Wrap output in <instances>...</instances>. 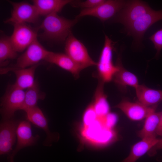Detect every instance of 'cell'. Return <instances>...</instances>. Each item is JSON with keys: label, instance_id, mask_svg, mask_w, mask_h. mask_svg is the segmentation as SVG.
Returning <instances> with one entry per match:
<instances>
[{"label": "cell", "instance_id": "6da1fadb", "mask_svg": "<svg viewBox=\"0 0 162 162\" xmlns=\"http://www.w3.org/2000/svg\"><path fill=\"white\" fill-rule=\"evenodd\" d=\"M78 19L70 20L53 13L46 16L39 28L43 32L41 35L44 38L57 41L65 40L71 32V29Z\"/></svg>", "mask_w": 162, "mask_h": 162}, {"label": "cell", "instance_id": "7a4b0ae2", "mask_svg": "<svg viewBox=\"0 0 162 162\" xmlns=\"http://www.w3.org/2000/svg\"><path fill=\"white\" fill-rule=\"evenodd\" d=\"M104 118L98 117L89 125L82 127L80 135L82 141L95 146H104L115 140L116 133L113 129L105 126Z\"/></svg>", "mask_w": 162, "mask_h": 162}, {"label": "cell", "instance_id": "3957f363", "mask_svg": "<svg viewBox=\"0 0 162 162\" xmlns=\"http://www.w3.org/2000/svg\"><path fill=\"white\" fill-rule=\"evenodd\" d=\"M104 36V45L96 65L98 75L101 81L104 83L112 80L118 70V66L114 65L112 61L114 42L105 34Z\"/></svg>", "mask_w": 162, "mask_h": 162}, {"label": "cell", "instance_id": "277c9868", "mask_svg": "<svg viewBox=\"0 0 162 162\" xmlns=\"http://www.w3.org/2000/svg\"><path fill=\"white\" fill-rule=\"evenodd\" d=\"M162 20V10L152 9L132 24L124 28L127 35L132 37L133 45L139 47L141 45L145 33L154 24Z\"/></svg>", "mask_w": 162, "mask_h": 162}, {"label": "cell", "instance_id": "5b68a950", "mask_svg": "<svg viewBox=\"0 0 162 162\" xmlns=\"http://www.w3.org/2000/svg\"><path fill=\"white\" fill-rule=\"evenodd\" d=\"M50 52L39 43L37 39L33 41L20 56L18 57L15 64L2 69L3 74L15 69L23 68L39 64L45 60Z\"/></svg>", "mask_w": 162, "mask_h": 162}, {"label": "cell", "instance_id": "8992f818", "mask_svg": "<svg viewBox=\"0 0 162 162\" xmlns=\"http://www.w3.org/2000/svg\"><path fill=\"white\" fill-rule=\"evenodd\" d=\"M65 54L82 70L96 65L84 44L71 32L65 40Z\"/></svg>", "mask_w": 162, "mask_h": 162}, {"label": "cell", "instance_id": "52a82bcc", "mask_svg": "<svg viewBox=\"0 0 162 162\" xmlns=\"http://www.w3.org/2000/svg\"><path fill=\"white\" fill-rule=\"evenodd\" d=\"M12 6L10 17L4 22L12 25L15 24L35 23L40 15L35 6L26 2H16L8 1Z\"/></svg>", "mask_w": 162, "mask_h": 162}, {"label": "cell", "instance_id": "ba28073f", "mask_svg": "<svg viewBox=\"0 0 162 162\" xmlns=\"http://www.w3.org/2000/svg\"><path fill=\"white\" fill-rule=\"evenodd\" d=\"M152 9L146 2L140 0L127 1L124 6L115 16L114 21L126 27Z\"/></svg>", "mask_w": 162, "mask_h": 162}, {"label": "cell", "instance_id": "9c48e42d", "mask_svg": "<svg viewBox=\"0 0 162 162\" xmlns=\"http://www.w3.org/2000/svg\"><path fill=\"white\" fill-rule=\"evenodd\" d=\"M127 1L123 0H107L94 8L83 9L76 16L78 19L85 16L96 17L102 22L115 16L126 5Z\"/></svg>", "mask_w": 162, "mask_h": 162}, {"label": "cell", "instance_id": "30bf717a", "mask_svg": "<svg viewBox=\"0 0 162 162\" xmlns=\"http://www.w3.org/2000/svg\"><path fill=\"white\" fill-rule=\"evenodd\" d=\"M25 96L24 90L10 86L1 102L0 112L3 120L12 118L15 112L21 110Z\"/></svg>", "mask_w": 162, "mask_h": 162}, {"label": "cell", "instance_id": "8fae6325", "mask_svg": "<svg viewBox=\"0 0 162 162\" xmlns=\"http://www.w3.org/2000/svg\"><path fill=\"white\" fill-rule=\"evenodd\" d=\"M14 30L10 37L15 50L22 52L37 39V30L27 23L15 24Z\"/></svg>", "mask_w": 162, "mask_h": 162}, {"label": "cell", "instance_id": "7c38bea8", "mask_svg": "<svg viewBox=\"0 0 162 162\" xmlns=\"http://www.w3.org/2000/svg\"><path fill=\"white\" fill-rule=\"evenodd\" d=\"M16 136L17 142L14 149L8 154V162H14V157L20 150L34 145L40 138L38 135H32L30 122L26 121L19 123Z\"/></svg>", "mask_w": 162, "mask_h": 162}, {"label": "cell", "instance_id": "4fadbf2b", "mask_svg": "<svg viewBox=\"0 0 162 162\" xmlns=\"http://www.w3.org/2000/svg\"><path fill=\"white\" fill-rule=\"evenodd\" d=\"M28 121L36 126L42 129L46 134V137L43 142L46 146H52L53 142L57 141L59 134L56 132L50 131L47 120L41 110L37 106L24 111Z\"/></svg>", "mask_w": 162, "mask_h": 162}, {"label": "cell", "instance_id": "5bb4252c", "mask_svg": "<svg viewBox=\"0 0 162 162\" xmlns=\"http://www.w3.org/2000/svg\"><path fill=\"white\" fill-rule=\"evenodd\" d=\"M19 123L12 118L3 120L0 125V154H9L16 139Z\"/></svg>", "mask_w": 162, "mask_h": 162}, {"label": "cell", "instance_id": "9a60e30c", "mask_svg": "<svg viewBox=\"0 0 162 162\" xmlns=\"http://www.w3.org/2000/svg\"><path fill=\"white\" fill-rule=\"evenodd\" d=\"M157 106H147L138 102H132L124 100L115 107L121 110L130 120L139 121L145 119L155 110Z\"/></svg>", "mask_w": 162, "mask_h": 162}, {"label": "cell", "instance_id": "2e32d148", "mask_svg": "<svg viewBox=\"0 0 162 162\" xmlns=\"http://www.w3.org/2000/svg\"><path fill=\"white\" fill-rule=\"evenodd\" d=\"M40 63L32 66L23 68L15 69L11 71L16 76L14 83L11 86L13 88L24 90L34 86L35 81L34 76L36 70Z\"/></svg>", "mask_w": 162, "mask_h": 162}, {"label": "cell", "instance_id": "e0dca14e", "mask_svg": "<svg viewBox=\"0 0 162 162\" xmlns=\"http://www.w3.org/2000/svg\"><path fill=\"white\" fill-rule=\"evenodd\" d=\"M44 60L69 71L76 78L82 70L66 54L50 51Z\"/></svg>", "mask_w": 162, "mask_h": 162}, {"label": "cell", "instance_id": "ac0fdd59", "mask_svg": "<svg viewBox=\"0 0 162 162\" xmlns=\"http://www.w3.org/2000/svg\"><path fill=\"white\" fill-rule=\"evenodd\" d=\"M135 89L138 102L146 106H157L162 101V90L150 88L144 84L139 85Z\"/></svg>", "mask_w": 162, "mask_h": 162}, {"label": "cell", "instance_id": "d6986e66", "mask_svg": "<svg viewBox=\"0 0 162 162\" xmlns=\"http://www.w3.org/2000/svg\"><path fill=\"white\" fill-rule=\"evenodd\" d=\"M116 62L118 70L114 75L112 80L122 89H124L128 86L135 88L139 85L137 76L124 68L120 55L118 56Z\"/></svg>", "mask_w": 162, "mask_h": 162}, {"label": "cell", "instance_id": "ffe728a7", "mask_svg": "<svg viewBox=\"0 0 162 162\" xmlns=\"http://www.w3.org/2000/svg\"><path fill=\"white\" fill-rule=\"evenodd\" d=\"M158 140L156 137L142 139V140L132 146L129 155L122 162H136L141 157L148 152Z\"/></svg>", "mask_w": 162, "mask_h": 162}, {"label": "cell", "instance_id": "44dd1931", "mask_svg": "<svg viewBox=\"0 0 162 162\" xmlns=\"http://www.w3.org/2000/svg\"><path fill=\"white\" fill-rule=\"evenodd\" d=\"M70 0H34L33 4L40 16H46L60 11L65 5L70 4Z\"/></svg>", "mask_w": 162, "mask_h": 162}, {"label": "cell", "instance_id": "7402d4cb", "mask_svg": "<svg viewBox=\"0 0 162 162\" xmlns=\"http://www.w3.org/2000/svg\"><path fill=\"white\" fill-rule=\"evenodd\" d=\"M161 112L153 111L145 118L142 128L137 133L142 139L156 137L157 130L159 124Z\"/></svg>", "mask_w": 162, "mask_h": 162}, {"label": "cell", "instance_id": "603a6c76", "mask_svg": "<svg viewBox=\"0 0 162 162\" xmlns=\"http://www.w3.org/2000/svg\"><path fill=\"white\" fill-rule=\"evenodd\" d=\"M104 84L100 81L96 90L94 100L92 103L97 115L100 118L105 116L110 112L107 96L103 90Z\"/></svg>", "mask_w": 162, "mask_h": 162}, {"label": "cell", "instance_id": "cb8c5ba5", "mask_svg": "<svg viewBox=\"0 0 162 162\" xmlns=\"http://www.w3.org/2000/svg\"><path fill=\"white\" fill-rule=\"evenodd\" d=\"M17 52L15 50L10 37L1 34L0 38V63L1 66L6 65L8 60L17 57Z\"/></svg>", "mask_w": 162, "mask_h": 162}, {"label": "cell", "instance_id": "d4e9b609", "mask_svg": "<svg viewBox=\"0 0 162 162\" xmlns=\"http://www.w3.org/2000/svg\"><path fill=\"white\" fill-rule=\"evenodd\" d=\"M45 96L44 93L40 91L38 83L35 81L34 86L25 91L24 102L21 110L24 111L36 106L38 100L44 99Z\"/></svg>", "mask_w": 162, "mask_h": 162}, {"label": "cell", "instance_id": "484cf974", "mask_svg": "<svg viewBox=\"0 0 162 162\" xmlns=\"http://www.w3.org/2000/svg\"><path fill=\"white\" fill-rule=\"evenodd\" d=\"M98 118V116L91 103L86 108L83 113L82 118V126L89 125Z\"/></svg>", "mask_w": 162, "mask_h": 162}, {"label": "cell", "instance_id": "4316f807", "mask_svg": "<svg viewBox=\"0 0 162 162\" xmlns=\"http://www.w3.org/2000/svg\"><path fill=\"white\" fill-rule=\"evenodd\" d=\"M149 39L153 43L156 50L154 58H158L162 49V28L157 31Z\"/></svg>", "mask_w": 162, "mask_h": 162}, {"label": "cell", "instance_id": "83f0119b", "mask_svg": "<svg viewBox=\"0 0 162 162\" xmlns=\"http://www.w3.org/2000/svg\"><path fill=\"white\" fill-rule=\"evenodd\" d=\"M104 1V0H87L83 2L72 1L70 4L74 7L90 9L96 7Z\"/></svg>", "mask_w": 162, "mask_h": 162}, {"label": "cell", "instance_id": "f1b7e54d", "mask_svg": "<svg viewBox=\"0 0 162 162\" xmlns=\"http://www.w3.org/2000/svg\"><path fill=\"white\" fill-rule=\"evenodd\" d=\"M118 120L116 114L110 112L104 118V122L105 126L107 128L113 129Z\"/></svg>", "mask_w": 162, "mask_h": 162}, {"label": "cell", "instance_id": "f546056e", "mask_svg": "<svg viewBox=\"0 0 162 162\" xmlns=\"http://www.w3.org/2000/svg\"><path fill=\"white\" fill-rule=\"evenodd\" d=\"M162 149V139H158L156 143L152 148L148 152L150 156L155 154L157 150Z\"/></svg>", "mask_w": 162, "mask_h": 162}, {"label": "cell", "instance_id": "4dcf8cb0", "mask_svg": "<svg viewBox=\"0 0 162 162\" xmlns=\"http://www.w3.org/2000/svg\"><path fill=\"white\" fill-rule=\"evenodd\" d=\"M157 135L162 136V112L160 116L159 124L157 130Z\"/></svg>", "mask_w": 162, "mask_h": 162}]
</instances>
